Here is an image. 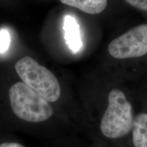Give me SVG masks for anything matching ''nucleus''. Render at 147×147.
I'll list each match as a JSON object with an SVG mask.
<instances>
[{"label": "nucleus", "instance_id": "obj_1", "mask_svg": "<svg viewBox=\"0 0 147 147\" xmlns=\"http://www.w3.org/2000/svg\"><path fill=\"white\" fill-rule=\"evenodd\" d=\"M9 100L14 115L29 123L45 122L54 113L50 102L23 82H16L11 86Z\"/></svg>", "mask_w": 147, "mask_h": 147}, {"label": "nucleus", "instance_id": "obj_2", "mask_svg": "<svg viewBox=\"0 0 147 147\" xmlns=\"http://www.w3.org/2000/svg\"><path fill=\"white\" fill-rule=\"evenodd\" d=\"M132 106L120 89H113L108 97V107L100 123L101 132L110 139L126 136L134 123Z\"/></svg>", "mask_w": 147, "mask_h": 147}, {"label": "nucleus", "instance_id": "obj_3", "mask_svg": "<svg viewBox=\"0 0 147 147\" xmlns=\"http://www.w3.org/2000/svg\"><path fill=\"white\" fill-rule=\"evenodd\" d=\"M15 69L20 78L29 87L38 92L48 102L59 100L61 87L57 78L51 71L40 65L30 57L21 59L15 64Z\"/></svg>", "mask_w": 147, "mask_h": 147}, {"label": "nucleus", "instance_id": "obj_4", "mask_svg": "<svg viewBox=\"0 0 147 147\" xmlns=\"http://www.w3.org/2000/svg\"><path fill=\"white\" fill-rule=\"evenodd\" d=\"M108 51L113 57L119 59L147 54V24L134 27L115 38L109 44Z\"/></svg>", "mask_w": 147, "mask_h": 147}, {"label": "nucleus", "instance_id": "obj_5", "mask_svg": "<svg viewBox=\"0 0 147 147\" xmlns=\"http://www.w3.org/2000/svg\"><path fill=\"white\" fill-rule=\"evenodd\" d=\"M63 29L66 43L69 49L73 53H78L82 46L78 22L73 16H66L64 20Z\"/></svg>", "mask_w": 147, "mask_h": 147}, {"label": "nucleus", "instance_id": "obj_6", "mask_svg": "<svg viewBox=\"0 0 147 147\" xmlns=\"http://www.w3.org/2000/svg\"><path fill=\"white\" fill-rule=\"evenodd\" d=\"M63 4L79 9L84 13L97 14L107 6L108 0H60Z\"/></svg>", "mask_w": 147, "mask_h": 147}, {"label": "nucleus", "instance_id": "obj_7", "mask_svg": "<svg viewBox=\"0 0 147 147\" xmlns=\"http://www.w3.org/2000/svg\"><path fill=\"white\" fill-rule=\"evenodd\" d=\"M131 131L134 147H147V113H140L134 118Z\"/></svg>", "mask_w": 147, "mask_h": 147}, {"label": "nucleus", "instance_id": "obj_8", "mask_svg": "<svg viewBox=\"0 0 147 147\" xmlns=\"http://www.w3.org/2000/svg\"><path fill=\"white\" fill-rule=\"evenodd\" d=\"M10 45V35L7 29L0 30V53L6 52Z\"/></svg>", "mask_w": 147, "mask_h": 147}, {"label": "nucleus", "instance_id": "obj_9", "mask_svg": "<svg viewBox=\"0 0 147 147\" xmlns=\"http://www.w3.org/2000/svg\"><path fill=\"white\" fill-rule=\"evenodd\" d=\"M125 1L134 8L147 12V0H125Z\"/></svg>", "mask_w": 147, "mask_h": 147}, {"label": "nucleus", "instance_id": "obj_10", "mask_svg": "<svg viewBox=\"0 0 147 147\" xmlns=\"http://www.w3.org/2000/svg\"><path fill=\"white\" fill-rule=\"evenodd\" d=\"M0 147H25L21 143L17 142H3L0 143Z\"/></svg>", "mask_w": 147, "mask_h": 147}]
</instances>
